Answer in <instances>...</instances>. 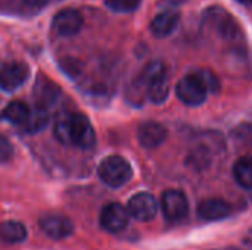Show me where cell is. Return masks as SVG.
Returning a JSON list of instances; mask_svg holds the SVG:
<instances>
[{"label": "cell", "mask_w": 252, "mask_h": 250, "mask_svg": "<svg viewBox=\"0 0 252 250\" xmlns=\"http://www.w3.org/2000/svg\"><path fill=\"white\" fill-rule=\"evenodd\" d=\"M84 19L75 9H63L53 16L52 27L61 37H74L83 28Z\"/></svg>", "instance_id": "8"}, {"label": "cell", "mask_w": 252, "mask_h": 250, "mask_svg": "<svg viewBox=\"0 0 252 250\" xmlns=\"http://www.w3.org/2000/svg\"><path fill=\"white\" fill-rule=\"evenodd\" d=\"M176 94L177 99L185 103L186 106L196 108L207 102L208 90L201 81V78L193 72L189 75H185L176 85Z\"/></svg>", "instance_id": "3"}, {"label": "cell", "mask_w": 252, "mask_h": 250, "mask_svg": "<svg viewBox=\"0 0 252 250\" xmlns=\"http://www.w3.org/2000/svg\"><path fill=\"white\" fill-rule=\"evenodd\" d=\"M136 84L139 88H143L149 100L157 105L164 103L168 99L170 78L165 65L159 60H154L148 63L142 71L139 81Z\"/></svg>", "instance_id": "1"}, {"label": "cell", "mask_w": 252, "mask_h": 250, "mask_svg": "<svg viewBox=\"0 0 252 250\" xmlns=\"http://www.w3.org/2000/svg\"><path fill=\"white\" fill-rule=\"evenodd\" d=\"M30 108L24 103V102H19V100H15L12 103H9L3 112L0 113V118L3 121H7L10 124H15V125H24L25 121L28 119L30 116Z\"/></svg>", "instance_id": "17"}, {"label": "cell", "mask_w": 252, "mask_h": 250, "mask_svg": "<svg viewBox=\"0 0 252 250\" xmlns=\"http://www.w3.org/2000/svg\"><path fill=\"white\" fill-rule=\"evenodd\" d=\"M69 122H71V143L83 149L92 147L96 141V134L87 116L83 113H71Z\"/></svg>", "instance_id": "9"}, {"label": "cell", "mask_w": 252, "mask_h": 250, "mask_svg": "<svg viewBox=\"0 0 252 250\" xmlns=\"http://www.w3.org/2000/svg\"><path fill=\"white\" fill-rule=\"evenodd\" d=\"M233 177L241 187L252 190V156H241L233 164Z\"/></svg>", "instance_id": "18"}, {"label": "cell", "mask_w": 252, "mask_h": 250, "mask_svg": "<svg viewBox=\"0 0 252 250\" xmlns=\"http://www.w3.org/2000/svg\"><path fill=\"white\" fill-rule=\"evenodd\" d=\"M61 97V88L47 77L40 75L34 84V102L37 108L49 109Z\"/></svg>", "instance_id": "11"}, {"label": "cell", "mask_w": 252, "mask_h": 250, "mask_svg": "<svg viewBox=\"0 0 252 250\" xmlns=\"http://www.w3.org/2000/svg\"><path fill=\"white\" fill-rule=\"evenodd\" d=\"M127 211L131 218L140 222H148L152 221L158 214V200L151 193H137L128 200Z\"/></svg>", "instance_id": "6"}, {"label": "cell", "mask_w": 252, "mask_h": 250, "mask_svg": "<svg viewBox=\"0 0 252 250\" xmlns=\"http://www.w3.org/2000/svg\"><path fill=\"white\" fill-rule=\"evenodd\" d=\"M180 22V12L176 9H165L155 15L151 22V31L158 38H165L171 35Z\"/></svg>", "instance_id": "14"}, {"label": "cell", "mask_w": 252, "mask_h": 250, "mask_svg": "<svg viewBox=\"0 0 252 250\" xmlns=\"http://www.w3.org/2000/svg\"><path fill=\"white\" fill-rule=\"evenodd\" d=\"M201 81L204 83V85L207 87L208 93H219L220 91V80L217 78V75L208 69H202V71H198L195 72Z\"/></svg>", "instance_id": "22"}, {"label": "cell", "mask_w": 252, "mask_h": 250, "mask_svg": "<svg viewBox=\"0 0 252 250\" xmlns=\"http://www.w3.org/2000/svg\"><path fill=\"white\" fill-rule=\"evenodd\" d=\"M238 1L242 4H252V0H238Z\"/></svg>", "instance_id": "25"}, {"label": "cell", "mask_w": 252, "mask_h": 250, "mask_svg": "<svg viewBox=\"0 0 252 250\" xmlns=\"http://www.w3.org/2000/svg\"><path fill=\"white\" fill-rule=\"evenodd\" d=\"M27 239V228L18 221H4L0 224V240L9 245L22 243Z\"/></svg>", "instance_id": "16"}, {"label": "cell", "mask_w": 252, "mask_h": 250, "mask_svg": "<svg viewBox=\"0 0 252 250\" xmlns=\"http://www.w3.org/2000/svg\"><path fill=\"white\" fill-rule=\"evenodd\" d=\"M142 0H105V4L109 10L115 13H130L137 10Z\"/></svg>", "instance_id": "21"}, {"label": "cell", "mask_w": 252, "mask_h": 250, "mask_svg": "<svg viewBox=\"0 0 252 250\" xmlns=\"http://www.w3.org/2000/svg\"><path fill=\"white\" fill-rule=\"evenodd\" d=\"M130 221V214L127 208L120 203H109L102 209L100 225L109 233H120L127 228Z\"/></svg>", "instance_id": "10"}, {"label": "cell", "mask_w": 252, "mask_h": 250, "mask_svg": "<svg viewBox=\"0 0 252 250\" xmlns=\"http://www.w3.org/2000/svg\"><path fill=\"white\" fill-rule=\"evenodd\" d=\"M49 0H25V3L28 6H32V7H41L47 3Z\"/></svg>", "instance_id": "24"}, {"label": "cell", "mask_w": 252, "mask_h": 250, "mask_svg": "<svg viewBox=\"0 0 252 250\" xmlns=\"http://www.w3.org/2000/svg\"><path fill=\"white\" fill-rule=\"evenodd\" d=\"M232 208L223 199H207L198 206V215L204 221H220L230 215Z\"/></svg>", "instance_id": "15"}, {"label": "cell", "mask_w": 252, "mask_h": 250, "mask_svg": "<svg viewBox=\"0 0 252 250\" xmlns=\"http://www.w3.org/2000/svg\"><path fill=\"white\" fill-rule=\"evenodd\" d=\"M40 228L47 237L55 239V240L66 239L74 231L72 222L66 217H62V215H46V217H43L40 220Z\"/></svg>", "instance_id": "13"}, {"label": "cell", "mask_w": 252, "mask_h": 250, "mask_svg": "<svg viewBox=\"0 0 252 250\" xmlns=\"http://www.w3.org/2000/svg\"><path fill=\"white\" fill-rule=\"evenodd\" d=\"M71 113H62L55 125V137L62 144H72L71 143Z\"/></svg>", "instance_id": "20"}, {"label": "cell", "mask_w": 252, "mask_h": 250, "mask_svg": "<svg viewBox=\"0 0 252 250\" xmlns=\"http://www.w3.org/2000/svg\"><path fill=\"white\" fill-rule=\"evenodd\" d=\"M161 209L168 221H182L189 214V202L186 194L180 190L164 192L161 196Z\"/></svg>", "instance_id": "5"}, {"label": "cell", "mask_w": 252, "mask_h": 250, "mask_svg": "<svg viewBox=\"0 0 252 250\" xmlns=\"http://www.w3.org/2000/svg\"><path fill=\"white\" fill-rule=\"evenodd\" d=\"M30 77V68L22 62H7L0 66V90L12 93Z\"/></svg>", "instance_id": "7"}, {"label": "cell", "mask_w": 252, "mask_h": 250, "mask_svg": "<svg viewBox=\"0 0 252 250\" xmlns=\"http://www.w3.org/2000/svg\"><path fill=\"white\" fill-rule=\"evenodd\" d=\"M204 21L208 25H213L217 29V32L226 40H233L241 35V28L238 22L220 6L210 7L204 15Z\"/></svg>", "instance_id": "4"}, {"label": "cell", "mask_w": 252, "mask_h": 250, "mask_svg": "<svg viewBox=\"0 0 252 250\" xmlns=\"http://www.w3.org/2000/svg\"><path fill=\"white\" fill-rule=\"evenodd\" d=\"M167 136V128L157 121H146L137 130V140L146 149L159 147L165 141Z\"/></svg>", "instance_id": "12"}, {"label": "cell", "mask_w": 252, "mask_h": 250, "mask_svg": "<svg viewBox=\"0 0 252 250\" xmlns=\"http://www.w3.org/2000/svg\"><path fill=\"white\" fill-rule=\"evenodd\" d=\"M13 155V147L10 144V141L0 134V164L7 162Z\"/></svg>", "instance_id": "23"}, {"label": "cell", "mask_w": 252, "mask_h": 250, "mask_svg": "<svg viewBox=\"0 0 252 250\" xmlns=\"http://www.w3.org/2000/svg\"><path fill=\"white\" fill-rule=\"evenodd\" d=\"M47 122H49V112H47V109L35 106V109L32 112H30V116L25 121V124L22 125V128L28 134H35V133H40L47 125Z\"/></svg>", "instance_id": "19"}, {"label": "cell", "mask_w": 252, "mask_h": 250, "mask_svg": "<svg viewBox=\"0 0 252 250\" xmlns=\"http://www.w3.org/2000/svg\"><path fill=\"white\" fill-rule=\"evenodd\" d=\"M99 177L103 184L112 189L123 187L133 177V168L127 159L120 155L105 158L99 165Z\"/></svg>", "instance_id": "2"}]
</instances>
